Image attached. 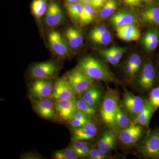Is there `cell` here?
<instances>
[{"mask_svg":"<svg viewBox=\"0 0 159 159\" xmlns=\"http://www.w3.org/2000/svg\"><path fill=\"white\" fill-rule=\"evenodd\" d=\"M67 80L76 95L81 96L94 84V81L77 66L64 77Z\"/></svg>","mask_w":159,"mask_h":159,"instance_id":"cell-3","label":"cell"},{"mask_svg":"<svg viewBox=\"0 0 159 159\" xmlns=\"http://www.w3.org/2000/svg\"><path fill=\"white\" fill-rule=\"evenodd\" d=\"M142 1L146 2H151L152 1H153V0H142Z\"/></svg>","mask_w":159,"mask_h":159,"instance_id":"cell-48","label":"cell"},{"mask_svg":"<svg viewBox=\"0 0 159 159\" xmlns=\"http://www.w3.org/2000/svg\"><path fill=\"white\" fill-rule=\"evenodd\" d=\"M142 135V128H141L139 130L137 131L136 133L132 137L129 145H133L136 144L137 142H139Z\"/></svg>","mask_w":159,"mask_h":159,"instance_id":"cell-40","label":"cell"},{"mask_svg":"<svg viewBox=\"0 0 159 159\" xmlns=\"http://www.w3.org/2000/svg\"><path fill=\"white\" fill-rule=\"evenodd\" d=\"M116 143V137L113 132L106 130L97 142V148L107 153L115 148Z\"/></svg>","mask_w":159,"mask_h":159,"instance_id":"cell-20","label":"cell"},{"mask_svg":"<svg viewBox=\"0 0 159 159\" xmlns=\"http://www.w3.org/2000/svg\"><path fill=\"white\" fill-rule=\"evenodd\" d=\"M107 31V29L105 26H96L91 30L89 35L102 34Z\"/></svg>","mask_w":159,"mask_h":159,"instance_id":"cell-39","label":"cell"},{"mask_svg":"<svg viewBox=\"0 0 159 159\" xmlns=\"http://www.w3.org/2000/svg\"><path fill=\"white\" fill-rule=\"evenodd\" d=\"M54 84L51 80L35 79L29 87V93L34 100L51 98Z\"/></svg>","mask_w":159,"mask_h":159,"instance_id":"cell-6","label":"cell"},{"mask_svg":"<svg viewBox=\"0 0 159 159\" xmlns=\"http://www.w3.org/2000/svg\"><path fill=\"white\" fill-rule=\"evenodd\" d=\"M127 63L132 66L134 68V74L135 75L139 71L142 65V59L139 54H133L129 58Z\"/></svg>","mask_w":159,"mask_h":159,"instance_id":"cell-34","label":"cell"},{"mask_svg":"<svg viewBox=\"0 0 159 159\" xmlns=\"http://www.w3.org/2000/svg\"><path fill=\"white\" fill-rule=\"evenodd\" d=\"M91 1V2H92V1H93V0H90Z\"/></svg>","mask_w":159,"mask_h":159,"instance_id":"cell-49","label":"cell"},{"mask_svg":"<svg viewBox=\"0 0 159 159\" xmlns=\"http://www.w3.org/2000/svg\"><path fill=\"white\" fill-rule=\"evenodd\" d=\"M82 4L83 10L79 22L81 25L84 26L90 24L93 21L96 10L91 3Z\"/></svg>","mask_w":159,"mask_h":159,"instance_id":"cell-25","label":"cell"},{"mask_svg":"<svg viewBox=\"0 0 159 159\" xmlns=\"http://www.w3.org/2000/svg\"><path fill=\"white\" fill-rule=\"evenodd\" d=\"M89 77L93 80L105 82H116L113 73L104 63L92 56H86L80 60L78 65Z\"/></svg>","mask_w":159,"mask_h":159,"instance_id":"cell-1","label":"cell"},{"mask_svg":"<svg viewBox=\"0 0 159 159\" xmlns=\"http://www.w3.org/2000/svg\"><path fill=\"white\" fill-rule=\"evenodd\" d=\"M53 157L55 159H77L80 158L70 147L56 151L54 152Z\"/></svg>","mask_w":159,"mask_h":159,"instance_id":"cell-32","label":"cell"},{"mask_svg":"<svg viewBox=\"0 0 159 159\" xmlns=\"http://www.w3.org/2000/svg\"><path fill=\"white\" fill-rule=\"evenodd\" d=\"M157 76L155 69L152 62H147L142 69L139 82L141 88L148 91L156 82Z\"/></svg>","mask_w":159,"mask_h":159,"instance_id":"cell-12","label":"cell"},{"mask_svg":"<svg viewBox=\"0 0 159 159\" xmlns=\"http://www.w3.org/2000/svg\"><path fill=\"white\" fill-rule=\"evenodd\" d=\"M143 22L159 27V4H154L145 8L141 13Z\"/></svg>","mask_w":159,"mask_h":159,"instance_id":"cell-19","label":"cell"},{"mask_svg":"<svg viewBox=\"0 0 159 159\" xmlns=\"http://www.w3.org/2000/svg\"><path fill=\"white\" fill-rule=\"evenodd\" d=\"M97 130V125L90 121L81 127L73 128V140L82 141L91 140L96 136Z\"/></svg>","mask_w":159,"mask_h":159,"instance_id":"cell-13","label":"cell"},{"mask_svg":"<svg viewBox=\"0 0 159 159\" xmlns=\"http://www.w3.org/2000/svg\"><path fill=\"white\" fill-rule=\"evenodd\" d=\"M141 0H125V2L130 6H137L140 4Z\"/></svg>","mask_w":159,"mask_h":159,"instance_id":"cell-45","label":"cell"},{"mask_svg":"<svg viewBox=\"0 0 159 159\" xmlns=\"http://www.w3.org/2000/svg\"><path fill=\"white\" fill-rule=\"evenodd\" d=\"M154 113L148 100H146L145 105L135 118L134 123L144 127H148L151 118Z\"/></svg>","mask_w":159,"mask_h":159,"instance_id":"cell-22","label":"cell"},{"mask_svg":"<svg viewBox=\"0 0 159 159\" xmlns=\"http://www.w3.org/2000/svg\"><path fill=\"white\" fill-rule=\"evenodd\" d=\"M89 37L93 43L102 45L108 44L112 39L111 34L108 31H107L102 34L89 35Z\"/></svg>","mask_w":159,"mask_h":159,"instance_id":"cell-31","label":"cell"},{"mask_svg":"<svg viewBox=\"0 0 159 159\" xmlns=\"http://www.w3.org/2000/svg\"><path fill=\"white\" fill-rule=\"evenodd\" d=\"M40 157L34 154L33 153H27L25 154L23 156V159H40Z\"/></svg>","mask_w":159,"mask_h":159,"instance_id":"cell-44","label":"cell"},{"mask_svg":"<svg viewBox=\"0 0 159 159\" xmlns=\"http://www.w3.org/2000/svg\"><path fill=\"white\" fill-rule=\"evenodd\" d=\"M70 147L80 158L88 157L89 152L91 149L86 142L73 140Z\"/></svg>","mask_w":159,"mask_h":159,"instance_id":"cell-26","label":"cell"},{"mask_svg":"<svg viewBox=\"0 0 159 159\" xmlns=\"http://www.w3.org/2000/svg\"><path fill=\"white\" fill-rule=\"evenodd\" d=\"M117 36L125 41L130 42L139 39L141 35L139 28L134 25H129L116 28Z\"/></svg>","mask_w":159,"mask_h":159,"instance_id":"cell-16","label":"cell"},{"mask_svg":"<svg viewBox=\"0 0 159 159\" xmlns=\"http://www.w3.org/2000/svg\"><path fill=\"white\" fill-rule=\"evenodd\" d=\"M139 150L147 158L159 159V127L148 133Z\"/></svg>","mask_w":159,"mask_h":159,"instance_id":"cell-5","label":"cell"},{"mask_svg":"<svg viewBox=\"0 0 159 159\" xmlns=\"http://www.w3.org/2000/svg\"><path fill=\"white\" fill-rule=\"evenodd\" d=\"M80 2L82 4H87V3H90V0H80Z\"/></svg>","mask_w":159,"mask_h":159,"instance_id":"cell-47","label":"cell"},{"mask_svg":"<svg viewBox=\"0 0 159 159\" xmlns=\"http://www.w3.org/2000/svg\"><path fill=\"white\" fill-rule=\"evenodd\" d=\"M125 71L126 73L128 75L131 77H134V68L132 66H131L129 64H126V66H125Z\"/></svg>","mask_w":159,"mask_h":159,"instance_id":"cell-43","label":"cell"},{"mask_svg":"<svg viewBox=\"0 0 159 159\" xmlns=\"http://www.w3.org/2000/svg\"><path fill=\"white\" fill-rule=\"evenodd\" d=\"M117 8V3L115 0H108L106 2L99 11L100 18L104 19L113 14Z\"/></svg>","mask_w":159,"mask_h":159,"instance_id":"cell-29","label":"cell"},{"mask_svg":"<svg viewBox=\"0 0 159 159\" xmlns=\"http://www.w3.org/2000/svg\"><path fill=\"white\" fill-rule=\"evenodd\" d=\"M83 10V4L80 2L76 3V8L72 19L76 22H80Z\"/></svg>","mask_w":159,"mask_h":159,"instance_id":"cell-38","label":"cell"},{"mask_svg":"<svg viewBox=\"0 0 159 159\" xmlns=\"http://www.w3.org/2000/svg\"><path fill=\"white\" fill-rule=\"evenodd\" d=\"M141 128L140 125L132 123L128 127L120 130L118 135L119 140L124 145L129 146L132 137Z\"/></svg>","mask_w":159,"mask_h":159,"instance_id":"cell-24","label":"cell"},{"mask_svg":"<svg viewBox=\"0 0 159 159\" xmlns=\"http://www.w3.org/2000/svg\"><path fill=\"white\" fill-rule=\"evenodd\" d=\"M32 105L34 111L44 119L51 120L56 118L57 114L55 102L51 98L33 100Z\"/></svg>","mask_w":159,"mask_h":159,"instance_id":"cell-11","label":"cell"},{"mask_svg":"<svg viewBox=\"0 0 159 159\" xmlns=\"http://www.w3.org/2000/svg\"><path fill=\"white\" fill-rule=\"evenodd\" d=\"M65 35L66 42L71 48H78L82 44L83 37L81 31L78 29L70 27L66 30Z\"/></svg>","mask_w":159,"mask_h":159,"instance_id":"cell-21","label":"cell"},{"mask_svg":"<svg viewBox=\"0 0 159 159\" xmlns=\"http://www.w3.org/2000/svg\"><path fill=\"white\" fill-rule=\"evenodd\" d=\"M99 53L103 58L106 60L107 61L113 65H116L120 61L114 57L113 54L110 48L100 50Z\"/></svg>","mask_w":159,"mask_h":159,"instance_id":"cell-35","label":"cell"},{"mask_svg":"<svg viewBox=\"0 0 159 159\" xmlns=\"http://www.w3.org/2000/svg\"><path fill=\"white\" fill-rule=\"evenodd\" d=\"M138 22L137 16L132 11L122 9L111 18V23L114 27H121L129 25H135Z\"/></svg>","mask_w":159,"mask_h":159,"instance_id":"cell-14","label":"cell"},{"mask_svg":"<svg viewBox=\"0 0 159 159\" xmlns=\"http://www.w3.org/2000/svg\"><path fill=\"white\" fill-rule=\"evenodd\" d=\"M142 43L147 52L155 51L159 43V28H151L147 30L142 38Z\"/></svg>","mask_w":159,"mask_h":159,"instance_id":"cell-18","label":"cell"},{"mask_svg":"<svg viewBox=\"0 0 159 159\" xmlns=\"http://www.w3.org/2000/svg\"><path fill=\"white\" fill-rule=\"evenodd\" d=\"M48 38L51 50L56 55L62 58L70 56L69 46L66 40L58 31H51L49 33Z\"/></svg>","mask_w":159,"mask_h":159,"instance_id":"cell-7","label":"cell"},{"mask_svg":"<svg viewBox=\"0 0 159 159\" xmlns=\"http://www.w3.org/2000/svg\"><path fill=\"white\" fill-rule=\"evenodd\" d=\"M102 97V91L97 85L93 84L81 96V98L94 108L100 105Z\"/></svg>","mask_w":159,"mask_h":159,"instance_id":"cell-17","label":"cell"},{"mask_svg":"<svg viewBox=\"0 0 159 159\" xmlns=\"http://www.w3.org/2000/svg\"><path fill=\"white\" fill-rule=\"evenodd\" d=\"M112 53L117 59L120 61L123 54L126 51V48H121V47H116L113 46L110 48Z\"/></svg>","mask_w":159,"mask_h":159,"instance_id":"cell-37","label":"cell"},{"mask_svg":"<svg viewBox=\"0 0 159 159\" xmlns=\"http://www.w3.org/2000/svg\"><path fill=\"white\" fill-rule=\"evenodd\" d=\"M54 102L57 116L62 121H70L78 111L76 99L57 100Z\"/></svg>","mask_w":159,"mask_h":159,"instance_id":"cell-9","label":"cell"},{"mask_svg":"<svg viewBox=\"0 0 159 159\" xmlns=\"http://www.w3.org/2000/svg\"><path fill=\"white\" fill-rule=\"evenodd\" d=\"M148 100L155 112L159 108V85L151 91Z\"/></svg>","mask_w":159,"mask_h":159,"instance_id":"cell-33","label":"cell"},{"mask_svg":"<svg viewBox=\"0 0 159 159\" xmlns=\"http://www.w3.org/2000/svg\"><path fill=\"white\" fill-rule=\"evenodd\" d=\"M159 2V0H158Z\"/></svg>","mask_w":159,"mask_h":159,"instance_id":"cell-50","label":"cell"},{"mask_svg":"<svg viewBox=\"0 0 159 159\" xmlns=\"http://www.w3.org/2000/svg\"><path fill=\"white\" fill-rule=\"evenodd\" d=\"M107 154L99 148H93L90 150L88 158L90 159H105L107 157Z\"/></svg>","mask_w":159,"mask_h":159,"instance_id":"cell-36","label":"cell"},{"mask_svg":"<svg viewBox=\"0 0 159 159\" xmlns=\"http://www.w3.org/2000/svg\"><path fill=\"white\" fill-rule=\"evenodd\" d=\"M67 2L69 3H76L80 2V0H66Z\"/></svg>","mask_w":159,"mask_h":159,"instance_id":"cell-46","label":"cell"},{"mask_svg":"<svg viewBox=\"0 0 159 159\" xmlns=\"http://www.w3.org/2000/svg\"><path fill=\"white\" fill-rule=\"evenodd\" d=\"M76 94L64 77L58 78L54 84L51 98L54 100L76 99Z\"/></svg>","mask_w":159,"mask_h":159,"instance_id":"cell-10","label":"cell"},{"mask_svg":"<svg viewBox=\"0 0 159 159\" xmlns=\"http://www.w3.org/2000/svg\"><path fill=\"white\" fill-rule=\"evenodd\" d=\"M119 94L116 90L109 89L106 93L100 110V115L106 124L114 125V120L119 107Z\"/></svg>","mask_w":159,"mask_h":159,"instance_id":"cell-2","label":"cell"},{"mask_svg":"<svg viewBox=\"0 0 159 159\" xmlns=\"http://www.w3.org/2000/svg\"><path fill=\"white\" fill-rule=\"evenodd\" d=\"M76 102L78 111L82 112L90 119L95 116L97 112L96 108L91 106L81 98L76 99Z\"/></svg>","mask_w":159,"mask_h":159,"instance_id":"cell-30","label":"cell"},{"mask_svg":"<svg viewBox=\"0 0 159 159\" xmlns=\"http://www.w3.org/2000/svg\"><path fill=\"white\" fill-rule=\"evenodd\" d=\"M47 0H33L31 4V10L34 16L37 19L42 17L48 9Z\"/></svg>","mask_w":159,"mask_h":159,"instance_id":"cell-27","label":"cell"},{"mask_svg":"<svg viewBox=\"0 0 159 159\" xmlns=\"http://www.w3.org/2000/svg\"><path fill=\"white\" fill-rule=\"evenodd\" d=\"M132 123L125 109L119 106L115 116L113 125L121 130L128 127Z\"/></svg>","mask_w":159,"mask_h":159,"instance_id":"cell-23","label":"cell"},{"mask_svg":"<svg viewBox=\"0 0 159 159\" xmlns=\"http://www.w3.org/2000/svg\"><path fill=\"white\" fill-rule=\"evenodd\" d=\"M65 6L69 15L72 18L76 8V3H69L66 2Z\"/></svg>","mask_w":159,"mask_h":159,"instance_id":"cell-41","label":"cell"},{"mask_svg":"<svg viewBox=\"0 0 159 159\" xmlns=\"http://www.w3.org/2000/svg\"><path fill=\"white\" fill-rule=\"evenodd\" d=\"M63 19L62 11L59 5L54 2H51L46 13V25L50 27H56L61 24Z\"/></svg>","mask_w":159,"mask_h":159,"instance_id":"cell-15","label":"cell"},{"mask_svg":"<svg viewBox=\"0 0 159 159\" xmlns=\"http://www.w3.org/2000/svg\"><path fill=\"white\" fill-rule=\"evenodd\" d=\"M59 70V65L53 61L37 63L31 67V77L35 79L51 80L57 76Z\"/></svg>","mask_w":159,"mask_h":159,"instance_id":"cell-4","label":"cell"},{"mask_svg":"<svg viewBox=\"0 0 159 159\" xmlns=\"http://www.w3.org/2000/svg\"><path fill=\"white\" fill-rule=\"evenodd\" d=\"M90 121V118L82 112L78 111L69 122L73 128H76L81 127Z\"/></svg>","mask_w":159,"mask_h":159,"instance_id":"cell-28","label":"cell"},{"mask_svg":"<svg viewBox=\"0 0 159 159\" xmlns=\"http://www.w3.org/2000/svg\"><path fill=\"white\" fill-rule=\"evenodd\" d=\"M106 0H93L90 3L92 6L96 10L102 7L106 2Z\"/></svg>","mask_w":159,"mask_h":159,"instance_id":"cell-42","label":"cell"},{"mask_svg":"<svg viewBox=\"0 0 159 159\" xmlns=\"http://www.w3.org/2000/svg\"><path fill=\"white\" fill-rule=\"evenodd\" d=\"M146 101L142 97L136 96L125 89L122 100V107L131 116L135 118L144 107Z\"/></svg>","mask_w":159,"mask_h":159,"instance_id":"cell-8","label":"cell"}]
</instances>
